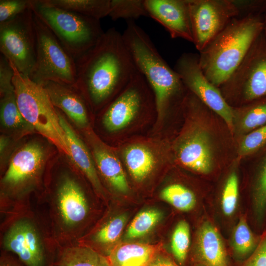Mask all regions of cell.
Returning a JSON list of instances; mask_svg holds the SVG:
<instances>
[{
  "label": "cell",
  "mask_w": 266,
  "mask_h": 266,
  "mask_svg": "<svg viewBox=\"0 0 266 266\" xmlns=\"http://www.w3.org/2000/svg\"><path fill=\"white\" fill-rule=\"evenodd\" d=\"M75 62L74 85L95 107L112 100L137 71L122 34L114 28L104 32L96 45Z\"/></svg>",
  "instance_id": "obj_1"
},
{
  "label": "cell",
  "mask_w": 266,
  "mask_h": 266,
  "mask_svg": "<svg viewBox=\"0 0 266 266\" xmlns=\"http://www.w3.org/2000/svg\"><path fill=\"white\" fill-rule=\"evenodd\" d=\"M264 13L240 15L201 51L199 63L208 80L219 87L241 63L264 29Z\"/></svg>",
  "instance_id": "obj_2"
},
{
  "label": "cell",
  "mask_w": 266,
  "mask_h": 266,
  "mask_svg": "<svg viewBox=\"0 0 266 266\" xmlns=\"http://www.w3.org/2000/svg\"><path fill=\"white\" fill-rule=\"evenodd\" d=\"M122 35L136 68L153 92L157 118L161 120L186 87L178 73L160 55L148 35L133 21H128Z\"/></svg>",
  "instance_id": "obj_3"
},
{
  "label": "cell",
  "mask_w": 266,
  "mask_h": 266,
  "mask_svg": "<svg viewBox=\"0 0 266 266\" xmlns=\"http://www.w3.org/2000/svg\"><path fill=\"white\" fill-rule=\"evenodd\" d=\"M9 63L14 71L12 83L16 102L23 116L34 130L69 157L65 132L61 125L57 110L46 90L43 86L20 73L13 64Z\"/></svg>",
  "instance_id": "obj_4"
},
{
  "label": "cell",
  "mask_w": 266,
  "mask_h": 266,
  "mask_svg": "<svg viewBox=\"0 0 266 266\" xmlns=\"http://www.w3.org/2000/svg\"><path fill=\"white\" fill-rule=\"evenodd\" d=\"M31 7L75 61L93 48L104 33L100 20L47 4L42 0H31Z\"/></svg>",
  "instance_id": "obj_5"
},
{
  "label": "cell",
  "mask_w": 266,
  "mask_h": 266,
  "mask_svg": "<svg viewBox=\"0 0 266 266\" xmlns=\"http://www.w3.org/2000/svg\"><path fill=\"white\" fill-rule=\"evenodd\" d=\"M218 88L231 106L266 97V39L263 32L238 66Z\"/></svg>",
  "instance_id": "obj_6"
},
{
  "label": "cell",
  "mask_w": 266,
  "mask_h": 266,
  "mask_svg": "<svg viewBox=\"0 0 266 266\" xmlns=\"http://www.w3.org/2000/svg\"><path fill=\"white\" fill-rule=\"evenodd\" d=\"M33 22L36 35V58L29 78L42 86L49 81L74 85L76 80L75 60L34 14Z\"/></svg>",
  "instance_id": "obj_7"
},
{
  "label": "cell",
  "mask_w": 266,
  "mask_h": 266,
  "mask_svg": "<svg viewBox=\"0 0 266 266\" xmlns=\"http://www.w3.org/2000/svg\"><path fill=\"white\" fill-rule=\"evenodd\" d=\"M32 7L0 23V54L21 74L30 77L36 58V35Z\"/></svg>",
  "instance_id": "obj_8"
},
{
  "label": "cell",
  "mask_w": 266,
  "mask_h": 266,
  "mask_svg": "<svg viewBox=\"0 0 266 266\" xmlns=\"http://www.w3.org/2000/svg\"><path fill=\"white\" fill-rule=\"evenodd\" d=\"M193 37L201 51L235 17L240 15L234 0H188Z\"/></svg>",
  "instance_id": "obj_9"
},
{
  "label": "cell",
  "mask_w": 266,
  "mask_h": 266,
  "mask_svg": "<svg viewBox=\"0 0 266 266\" xmlns=\"http://www.w3.org/2000/svg\"><path fill=\"white\" fill-rule=\"evenodd\" d=\"M174 69L190 92L214 113L221 117L231 130L233 128V108L226 101L218 87L204 74L199 63V54L183 53L177 60Z\"/></svg>",
  "instance_id": "obj_10"
},
{
  "label": "cell",
  "mask_w": 266,
  "mask_h": 266,
  "mask_svg": "<svg viewBox=\"0 0 266 266\" xmlns=\"http://www.w3.org/2000/svg\"><path fill=\"white\" fill-rule=\"evenodd\" d=\"M5 249L12 252L26 266H47L45 253L34 225L21 220L14 223L3 239Z\"/></svg>",
  "instance_id": "obj_11"
},
{
  "label": "cell",
  "mask_w": 266,
  "mask_h": 266,
  "mask_svg": "<svg viewBox=\"0 0 266 266\" xmlns=\"http://www.w3.org/2000/svg\"><path fill=\"white\" fill-rule=\"evenodd\" d=\"M210 135L203 129L195 127L178 142L177 156L185 167L203 175L212 172L214 157Z\"/></svg>",
  "instance_id": "obj_12"
},
{
  "label": "cell",
  "mask_w": 266,
  "mask_h": 266,
  "mask_svg": "<svg viewBox=\"0 0 266 266\" xmlns=\"http://www.w3.org/2000/svg\"><path fill=\"white\" fill-rule=\"evenodd\" d=\"M148 14L161 24L172 38L193 42L188 0H145Z\"/></svg>",
  "instance_id": "obj_13"
},
{
  "label": "cell",
  "mask_w": 266,
  "mask_h": 266,
  "mask_svg": "<svg viewBox=\"0 0 266 266\" xmlns=\"http://www.w3.org/2000/svg\"><path fill=\"white\" fill-rule=\"evenodd\" d=\"M46 160V152L41 144L36 141L27 143L12 156L2 183L13 188L30 182L39 174Z\"/></svg>",
  "instance_id": "obj_14"
},
{
  "label": "cell",
  "mask_w": 266,
  "mask_h": 266,
  "mask_svg": "<svg viewBox=\"0 0 266 266\" xmlns=\"http://www.w3.org/2000/svg\"><path fill=\"white\" fill-rule=\"evenodd\" d=\"M53 105L80 128L88 125L87 101L74 85L49 81L43 85Z\"/></svg>",
  "instance_id": "obj_15"
},
{
  "label": "cell",
  "mask_w": 266,
  "mask_h": 266,
  "mask_svg": "<svg viewBox=\"0 0 266 266\" xmlns=\"http://www.w3.org/2000/svg\"><path fill=\"white\" fill-rule=\"evenodd\" d=\"M246 207L251 228L261 234L266 228V151L251 176Z\"/></svg>",
  "instance_id": "obj_16"
},
{
  "label": "cell",
  "mask_w": 266,
  "mask_h": 266,
  "mask_svg": "<svg viewBox=\"0 0 266 266\" xmlns=\"http://www.w3.org/2000/svg\"><path fill=\"white\" fill-rule=\"evenodd\" d=\"M196 251L203 266H229L223 238L215 225L203 219L197 233Z\"/></svg>",
  "instance_id": "obj_17"
},
{
  "label": "cell",
  "mask_w": 266,
  "mask_h": 266,
  "mask_svg": "<svg viewBox=\"0 0 266 266\" xmlns=\"http://www.w3.org/2000/svg\"><path fill=\"white\" fill-rule=\"evenodd\" d=\"M57 197L58 209L66 226H75L86 218L89 208L87 201L80 186L73 178L64 179Z\"/></svg>",
  "instance_id": "obj_18"
},
{
  "label": "cell",
  "mask_w": 266,
  "mask_h": 266,
  "mask_svg": "<svg viewBox=\"0 0 266 266\" xmlns=\"http://www.w3.org/2000/svg\"><path fill=\"white\" fill-rule=\"evenodd\" d=\"M57 109V108H56ZM60 122L66 137L70 156L73 163L86 175L94 188L102 194L103 188L99 178L95 164L87 148L66 119L57 109Z\"/></svg>",
  "instance_id": "obj_19"
},
{
  "label": "cell",
  "mask_w": 266,
  "mask_h": 266,
  "mask_svg": "<svg viewBox=\"0 0 266 266\" xmlns=\"http://www.w3.org/2000/svg\"><path fill=\"white\" fill-rule=\"evenodd\" d=\"M92 140L94 161L101 175L115 190L127 193L129 186L119 159L100 141Z\"/></svg>",
  "instance_id": "obj_20"
},
{
  "label": "cell",
  "mask_w": 266,
  "mask_h": 266,
  "mask_svg": "<svg viewBox=\"0 0 266 266\" xmlns=\"http://www.w3.org/2000/svg\"><path fill=\"white\" fill-rule=\"evenodd\" d=\"M158 248L156 245L128 243L111 250L107 259L111 266H148Z\"/></svg>",
  "instance_id": "obj_21"
},
{
  "label": "cell",
  "mask_w": 266,
  "mask_h": 266,
  "mask_svg": "<svg viewBox=\"0 0 266 266\" xmlns=\"http://www.w3.org/2000/svg\"><path fill=\"white\" fill-rule=\"evenodd\" d=\"M261 236L251 228L246 214H241L233 228L230 239L234 256L238 259L247 260L257 248Z\"/></svg>",
  "instance_id": "obj_22"
},
{
  "label": "cell",
  "mask_w": 266,
  "mask_h": 266,
  "mask_svg": "<svg viewBox=\"0 0 266 266\" xmlns=\"http://www.w3.org/2000/svg\"><path fill=\"white\" fill-rule=\"evenodd\" d=\"M126 165L133 178L138 182L144 180L153 170L155 159L152 151L140 144L131 145L123 152Z\"/></svg>",
  "instance_id": "obj_23"
},
{
  "label": "cell",
  "mask_w": 266,
  "mask_h": 266,
  "mask_svg": "<svg viewBox=\"0 0 266 266\" xmlns=\"http://www.w3.org/2000/svg\"><path fill=\"white\" fill-rule=\"evenodd\" d=\"M0 117L2 127L15 134H26L34 130L19 110L14 90L0 96Z\"/></svg>",
  "instance_id": "obj_24"
},
{
  "label": "cell",
  "mask_w": 266,
  "mask_h": 266,
  "mask_svg": "<svg viewBox=\"0 0 266 266\" xmlns=\"http://www.w3.org/2000/svg\"><path fill=\"white\" fill-rule=\"evenodd\" d=\"M53 266H111L107 258L84 246L63 250L54 261Z\"/></svg>",
  "instance_id": "obj_25"
},
{
  "label": "cell",
  "mask_w": 266,
  "mask_h": 266,
  "mask_svg": "<svg viewBox=\"0 0 266 266\" xmlns=\"http://www.w3.org/2000/svg\"><path fill=\"white\" fill-rule=\"evenodd\" d=\"M47 4L98 20L109 15L110 0H42Z\"/></svg>",
  "instance_id": "obj_26"
},
{
  "label": "cell",
  "mask_w": 266,
  "mask_h": 266,
  "mask_svg": "<svg viewBox=\"0 0 266 266\" xmlns=\"http://www.w3.org/2000/svg\"><path fill=\"white\" fill-rule=\"evenodd\" d=\"M239 180L235 171L231 172L222 187L216 203L219 215L226 221H231L236 216L239 206Z\"/></svg>",
  "instance_id": "obj_27"
},
{
  "label": "cell",
  "mask_w": 266,
  "mask_h": 266,
  "mask_svg": "<svg viewBox=\"0 0 266 266\" xmlns=\"http://www.w3.org/2000/svg\"><path fill=\"white\" fill-rule=\"evenodd\" d=\"M161 198L176 209L183 212L193 210L198 200L195 193L186 186L178 183L165 187L160 194Z\"/></svg>",
  "instance_id": "obj_28"
},
{
  "label": "cell",
  "mask_w": 266,
  "mask_h": 266,
  "mask_svg": "<svg viewBox=\"0 0 266 266\" xmlns=\"http://www.w3.org/2000/svg\"><path fill=\"white\" fill-rule=\"evenodd\" d=\"M246 104L247 105L241 109L243 116L240 129L249 133L266 124V97Z\"/></svg>",
  "instance_id": "obj_29"
},
{
  "label": "cell",
  "mask_w": 266,
  "mask_h": 266,
  "mask_svg": "<svg viewBox=\"0 0 266 266\" xmlns=\"http://www.w3.org/2000/svg\"><path fill=\"white\" fill-rule=\"evenodd\" d=\"M112 20L126 19L133 21L141 16H148L145 0H110L109 13Z\"/></svg>",
  "instance_id": "obj_30"
},
{
  "label": "cell",
  "mask_w": 266,
  "mask_h": 266,
  "mask_svg": "<svg viewBox=\"0 0 266 266\" xmlns=\"http://www.w3.org/2000/svg\"><path fill=\"white\" fill-rule=\"evenodd\" d=\"M162 216V213L157 209H149L140 212L129 226L126 238L133 239L145 235L155 226Z\"/></svg>",
  "instance_id": "obj_31"
},
{
  "label": "cell",
  "mask_w": 266,
  "mask_h": 266,
  "mask_svg": "<svg viewBox=\"0 0 266 266\" xmlns=\"http://www.w3.org/2000/svg\"><path fill=\"white\" fill-rule=\"evenodd\" d=\"M191 235L189 224L185 220L179 221L173 232L171 239L172 253L180 263L186 258L190 245Z\"/></svg>",
  "instance_id": "obj_32"
},
{
  "label": "cell",
  "mask_w": 266,
  "mask_h": 266,
  "mask_svg": "<svg viewBox=\"0 0 266 266\" xmlns=\"http://www.w3.org/2000/svg\"><path fill=\"white\" fill-rule=\"evenodd\" d=\"M126 222L125 214L110 220L98 231L95 236V241L103 245L115 242L120 236Z\"/></svg>",
  "instance_id": "obj_33"
},
{
  "label": "cell",
  "mask_w": 266,
  "mask_h": 266,
  "mask_svg": "<svg viewBox=\"0 0 266 266\" xmlns=\"http://www.w3.org/2000/svg\"><path fill=\"white\" fill-rule=\"evenodd\" d=\"M266 146V124L249 133L242 140L239 155L246 156L254 154Z\"/></svg>",
  "instance_id": "obj_34"
},
{
  "label": "cell",
  "mask_w": 266,
  "mask_h": 266,
  "mask_svg": "<svg viewBox=\"0 0 266 266\" xmlns=\"http://www.w3.org/2000/svg\"><path fill=\"white\" fill-rule=\"evenodd\" d=\"M31 8V0H0V23L10 21Z\"/></svg>",
  "instance_id": "obj_35"
},
{
  "label": "cell",
  "mask_w": 266,
  "mask_h": 266,
  "mask_svg": "<svg viewBox=\"0 0 266 266\" xmlns=\"http://www.w3.org/2000/svg\"><path fill=\"white\" fill-rule=\"evenodd\" d=\"M14 71L9 61L3 55H0V94L14 91L12 83Z\"/></svg>",
  "instance_id": "obj_36"
},
{
  "label": "cell",
  "mask_w": 266,
  "mask_h": 266,
  "mask_svg": "<svg viewBox=\"0 0 266 266\" xmlns=\"http://www.w3.org/2000/svg\"><path fill=\"white\" fill-rule=\"evenodd\" d=\"M243 266H266V228L261 234L260 242Z\"/></svg>",
  "instance_id": "obj_37"
},
{
  "label": "cell",
  "mask_w": 266,
  "mask_h": 266,
  "mask_svg": "<svg viewBox=\"0 0 266 266\" xmlns=\"http://www.w3.org/2000/svg\"><path fill=\"white\" fill-rule=\"evenodd\" d=\"M0 266H26L19 259L6 254L0 257Z\"/></svg>",
  "instance_id": "obj_38"
},
{
  "label": "cell",
  "mask_w": 266,
  "mask_h": 266,
  "mask_svg": "<svg viewBox=\"0 0 266 266\" xmlns=\"http://www.w3.org/2000/svg\"><path fill=\"white\" fill-rule=\"evenodd\" d=\"M148 266H178L168 258L164 256L154 257Z\"/></svg>",
  "instance_id": "obj_39"
},
{
  "label": "cell",
  "mask_w": 266,
  "mask_h": 266,
  "mask_svg": "<svg viewBox=\"0 0 266 266\" xmlns=\"http://www.w3.org/2000/svg\"><path fill=\"white\" fill-rule=\"evenodd\" d=\"M264 22L265 25L263 32L266 39V11L264 13Z\"/></svg>",
  "instance_id": "obj_40"
}]
</instances>
